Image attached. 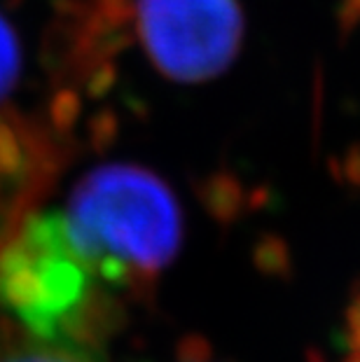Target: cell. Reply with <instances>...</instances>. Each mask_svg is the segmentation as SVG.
Instances as JSON below:
<instances>
[{
    "mask_svg": "<svg viewBox=\"0 0 360 362\" xmlns=\"http://www.w3.org/2000/svg\"><path fill=\"white\" fill-rule=\"evenodd\" d=\"M0 362H94L89 353L42 341L30 334H17L10 325L0 329Z\"/></svg>",
    "mask_w": 360,
    "mask_h": 362,
    "instance_id": "cell-4",
    "label": "cell"
},
{
    "mask_svg": "<svg viewBox=\"0 0 360 362\" xmlns=\"http://www.w3.org/2000/svg\"><path fill=\"white\" fill-rule=\"evenodd\" d=\"M0 306L26 334L78 351L105 341L122 320L115 295L71 248L59 213L24 220L0 250Z\"/></svg>",
    "mask_w": 360,
    "mask_h": 362,
    "instance_id": "cell-2",
    "label": "cell"
},
{
    "mask_svg": "<svg viewBox=\"0 0 360 362\" xmlns=\"http://www.w3.org/2000/svg\"><path fill=\"white\" fill-rule=\"evenodd\" d=\"M180 360L182 362H206L209 360V344L197 337H190L180 346Z\"/></svg>",
    "mask_w": 360,
    "mask_h": 362,
    "instance_id": "cell-8",
    "label": "cell"
},
{
    "mask_svg": "<svg viewBox=\"0 0 360 362\" xmlns=\"http://www.w3.org/2000/svg\"><path fill=\"white\" fill-rule=\"evenodd\" d=\"M52 117H54L57 127H68L78 117V96L73 91H61L54 98V107H52Z\"/></svg>",
    "mask_w": 360,
    "mask_h": 362,
    "instance_id": "cell-7",
    "label": "cell"
},
{
    "mask_svg": "<svg viewBox=\"0 0 360 362\" xmlns=\"http://www.w3.org/2000/svg\"><path fill=\"white\" fill-rule=\"evenodd\" d=\"M28 138L21 122L0 112V175H19L26 168Z\"/></svg>",
    "mask_w": 360,
    "mask_h": 362,
    "instance_id": "cell-5",
    "label": "cell"
},
{
    "mask_svg": "<svg viewBox=\"0 0 360 362\" xmlns=\"http://www.w3.org/2000/svg\"><path fill=\"white\" fill-rule=\"evenodd\" d=\"M19 78V42L12 26L0 17V101L10 94Z\"/></svg>",
    "mask_w": 360,
    "mask_h": 362,
    "instance_id": "cell-6",
    "label": "cell"
},
{
    "mask_svg": "<svg viewBox=\"0 0 360 362\" xmlns=\"http://www.w3.org/2000/svg\"><path fill=\"white\" fill-rule=\"evenodd\" d=\"M64 232L101 288L150 295L182 241V215L168 185L143 166L87 173L68 197Z\"/></svg>",
    "mask_w": 360,
    "mask_h": 362,
    "instance_id": "cell-1",
    "label": "cell"
},
{
    "mask_svg": "<svg viewBox=\"0 0 360 362\" xmlns=\"http://www.w3.org/2000/svg\"><path fill=\"white\" fill-rule=\"evenodd\" d=\"M127 21L155 71L182 84L218 78L243 42L236 0H124Z\"/></svg>",
    "mask_w": 360,
    "mask_h": 362,
    "instance_id": "cell-3",
    "label": "cell"
}]
</instances>
